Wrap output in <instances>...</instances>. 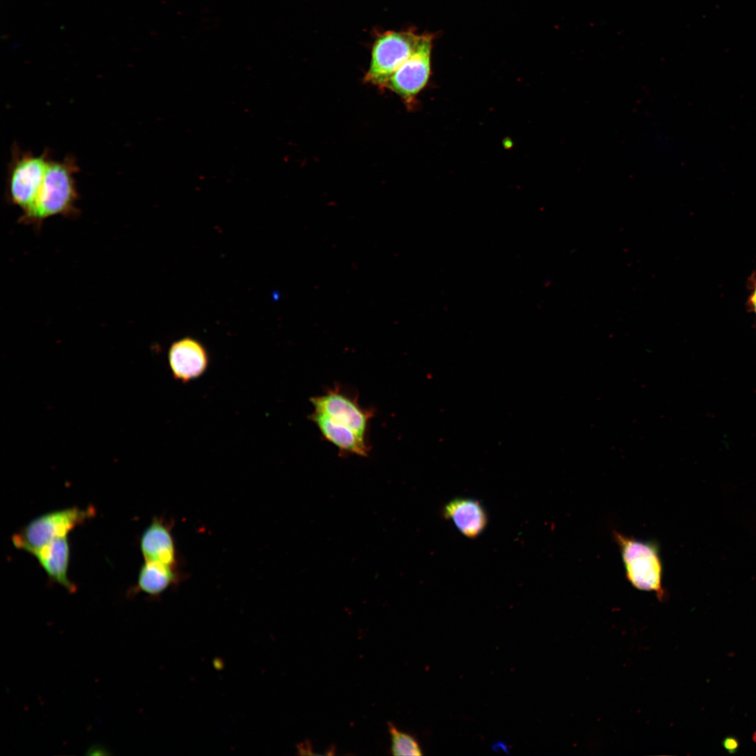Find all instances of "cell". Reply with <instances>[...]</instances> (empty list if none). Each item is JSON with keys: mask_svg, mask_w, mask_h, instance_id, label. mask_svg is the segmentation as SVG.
<instances>
[{"mask_svg": "<svg viewBox=\"0 0 756 756\" xmlns=\"http://www.w3.org/2000/svg\"><path fill=\"white\" fill-rule=\"evenodd\" d=\"M184 577L185 574L180 568L157 561H144L133 593L144 592L152 598H157L168 588L177 586Z\"/></svg>", "mask_w": 756, "mask_h": 756, "instance_id": "obj_12", "label": "cell"}, {"mask_svg": "<svg viewBox=\"0 0 756 756\" xmlns=\"http://www.w3.org/2000/svg\"><path fill=\"white\" fill-rule=\"evenodd\" d=\"M391 736V750L393 755H422L421 749L417 741L412 735L398 729L392 723H388Z\"/></svg>", "mask_w": 756, "mask_h": 756, "instance_id": "obj_14", "label": "cell"}, {"mask_svg": "<svg viewBox=\"0 0 756 756\" xmlns=\"http://www.w3.org/2000/svg\"><path fill=\"white\" fill-rule=\"evenodd\" d=\"M444 517L452 521L464 536L475 538L487 524V514L482 505L477 500L456 498L450 500L443 508Z\"/></svg>", "mask_w": 756, "mask_h": 756, "instance_id": "obj_10", "label": "cell"}, {"mask_svg": "<svg viewBox=\"0 0 756 756\" xmlns=\"http://www.w3.org/2000/svg\"><path fill=\"white\" fill-rule=\"evenodd\" d=\"M751 302H752L753 307H754V309H755V310L756 312V286L755 288V290H754L753 293H752V297H751Z\"/></svg>", "mask_w": 756, "mask_h": 756, "instance_id": "obj_16", "label": "cell"}, {"mask_svg": "<svg viewBox=\"0 0 756 756\" xmlns=\"http://www.w3.org/2000/svg\"><path fill=\"white\" fill-rule=\"evenodd\" d=\"M314 410L322 412L332 420L349 427L365 440L370 410L360 406L357 399L338 388L330 389L323 394L310 398Z\"/></svg>", "mask_w": 756, "mask_h": 756, "instance_id": "obj_7", "label": "cell"}, {"mask_svg": "<svg viewBox=\"0 0 756 756\" xmlns=\"http://www.w3.org/2000/svg\"><path fill=\"white\" fill-rule=\"evenodd\" d=\"M95 514L94 508L78 507L49 512L37 517L13 535L15 547L34 554L46 545L68 536L76 526Z\"/></svg>", "mask_w": 756, "mask_h": 756, "instance_id": "obj_4", "label": "cell"}, {"mask_svg": "<svg viewBox=\"0 0 756 756\" xmlns=\"http://www.w3.org/2000/svg\"><path fill=\"white\" fill-rule=\"evenodd\" d=\"M723 748L730 754L736 753L739 747L738 740L734 736H727L722 741Z\"/></svg>", "mask_w": 756, "mask_h": 756, "instance_id": "obj_15", "label": "cell"}, {"mask_svg": "<svg viewBox=\"0 0 756 756\" xmlns=\"http://www.w3.org/2000/svg\"><path fill=\"white\" fill-rule=\"evenodd\" d=\"M421 36L412 29L377 34L372 46L370 65L363 78L365 83L384 90L391 76L414 51Z\"/></svg>", "mask_w": 756, "mask_h": 756, "instance_id": "obj_5", "label": "cell"}, {"mask_svg": "<svg viewBox=\"0 0 756 756\" xmlns=\"http://www.w3.org/2000/svg\"><path fill=\"white\" fill-rule=\"evenodd\" d=\"M172 527L173 521L169 522L162 517L153 519L140 539V550L144 561L180 568Z\"/></svg>", "mask_w": 756, "mask_h": 756, "instance_id": "obj_8", "label": "cell"}, {"mask_svg": "<svg viewBox=\"0 0 756 756\" xmlns=\"http://www.w3.org/2000/svg\"><path fill=\"white\" fill-rule=\"evenodd\" d=\"M174 377L183 383L202 375L209 364V356L203 345L191 337L174 342L168 354Z\"/></svg>", "mask_w": 756, "mask_h": 756, "instance_id": "obj_9", "label": "cell"}, {"mask_svg": "<svg viewBox=\"0 0 756 756\" xmlns=\"http://www.w3.org/2000/svg\"><path fill=\"white\" fill-rule=\"evenodd\" d=\"M33 556L36 557L51 581L62 585L71 593L76 591V587L68 577L69 561L68 536L53 540L36 552Z\"/></svg>", "mask_w": 756, "mask_h": 756, "instance_id": "obj_11", "label": "cell"}, {"mask_svg": "<svg viewBox=\"0 0 756 756\" xmlns=\"http://www.w3.org/2000/svg\"><path fill=\"white\" fill-rule=\"evenodd\" d=\"M626 579L640 591L654 592L662 601L666 596L662 584L663 566L654 542L644 541L614 532Z\"/></svg>", "mask_w": 756, "mask_h": 756, "instance_id": "obj_2", "label": "cell"}, {"mask_svg": "<svg viewBox=\"0 0 756 756\" xmlns=\"http://www.w3.org/2000/svg\"><path fill=\"white\" fill-rule=\"evenodd\" d=\"M50 159V151L48 149L41 155H36L22 150L14 143L7 172L8 202L20 207L22 212L28 210L38 195Z\"/></svg>", "mask_w": 756, "mask_h": 756, "instance_id": "obj_3", "label": "cell"}, {"mask_svg": "<svg viewBox=\"0 0 756 756\" xmlns=\"http://www.w3.org/2000/svg\"><path fill=\"white\" fill-rule=\"evenodd\" d=\"M78 172L79 167L73 155H67L62 160L51 158L34 204L22 212L19 222L40 230L43 221L50 217L77 216L79 194L75 176Z\"/></svg>", "mask_w": 756, "mask_h": 756, "instance_id": "obj_1", "label": "cell"}, {"mask_svg": "<svg viewBox=\"0 0 756 756\" xmlns=\"http://www.w3.org/2000/svg\"><path fill=\"white\" fill-rule=\"evenodd\" d=\"M310 417L323 436L342 451L367 456L368 447L365 440L353 430L318 411L314 410Z\"/></svg>", "mask_w": 756, "mask_h": 756, "instance_id": "obj_13", "label": "cell"}, {"mask_svg": "<svg viewBox=\"0 0 756 756\" xmlns=\"http://www.w3.org/2000/svg\"><path fill=\"white\" fill-rule=\"evenodd\" d=\"M431 34H423L412 54L387 80L384 89L396 94L409 108L427 85L431 74Z\"/></svg>", "mask_w": 756, "mask_h": 756, "instance_id": "obj_6", "label": "cell"}]
</instances>
